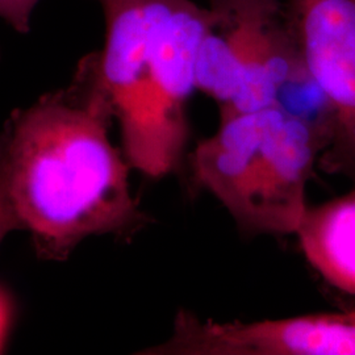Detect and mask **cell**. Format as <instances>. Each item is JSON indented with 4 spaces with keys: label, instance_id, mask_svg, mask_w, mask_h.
<instances>
[{
    "label": "cell",
    "instance_id": "obj_1",
    "mask_svg": "<svg viewBox=\"0 0 355 355\" xmlns=\"http://www.w3.org/2000/svg\"><path fill=\"white\" fill-rule=\"evenodd\" d=\"M114 121L96 54L69 86L15 111L0 135V183L37 254L64 261L92 236H132L150 218L133 196L129 165L110 136Z\"/></svg>",
    "mask_w": 355,
    "mask_h": 355
},
{
    "label": "cell",
    "instance_id": "obj_2",
    "mask_svg": "<svg viewBox=\"0 0 355 355\" xmlns=\"http://www.w3.org/2000/svg\"><path fill=\"white\" fill-rule=\"evenodd\" d=\"M327 144L322 121L278 103L220 117L191 154V171L242 233L288 236L304 217L306 184Z\"/></svg>",
    "mask_w": 355,
    "mask_h": 355
},
{
    "label": "cell",
    "instance_id": "obj_3",
    "mask_svg": "<svg viewBox=\"0 0 355 355\" xmlns=\"http://www.w3.org/2000/svg\"><path fill=\"white\" fill-rule=\"evenodd\" d=\"M214 21L204 35L196 89L220 105V117L280 103L305 76L286 23L284 0H211Z\"/></svg>",
    "mask_w": 355,
    "mask_h": 355
},
{
    "label": "cell",
    "instance_id": "obj_4",
    "mask_svg": "<svg viewBox=\"0 0 355 355\" xmlns=\"http://www.w3.org/2000/svg\"><path fill=\"white\" fill-rule=\"evenodd\" d=\"M284 15L321 102L328 144L318 166L355 183V0H284Z\"/></svg>",
    "mask_w": 355,
    "mask_h": 355
},
{
    "label": "cell",
    "instance_id": "obj_5",
    "mask_svg": "<svg viewBox=\"0 0 355 355\" xmlns=\"http://www.w3.org/2000/svg\"><path fill=\"white\" fill-rule=\"evenodd\" d=\"M214 21L209 7L175 0L153 46L145 105V130L133 168L150 178L174 173L189 140L187 103L196 89L195 70L204 35Z\"/></svg>",
    "mask_w": 355,
    "mask_h": 355
},
{
    "label": "cell",
    "instance_id": "obj_6",
    "mask_svg": "<svg viewBox=\"0 0 355 355\" xmlns=\"http://www.w3.org/2000/svg\"><path fill=\"white\" fill-rule=\"evenodd\" d=\"M164 355H355V309L259 321L218 322L179 311Z\"/></svg>",
    "mask_w": 355,
    "mask_h": 355
},
{
    "label": "cell",
    "instance_id": "obj_7",
    "mask_svg": "<svg viewBox=\"0 0 355 355\" xmlns=\"http://www.w3.org/2000/svg\"><path fill=\"white\" fill-rule=\"evenodd\" d=\"M105 20L104 48L96 54L98 74L129 165L140 155L153 46L175 0H98Z\"/></svg>",
    "mask_w": 355,
    "mask_h": 355
},
{
    "label": "cell",
    "instance_id": "obj_8",
    "mask_svg": "<svg viewBox=\"0 0 355 355\" xmlns=\"http://www.w3.org/2000/svg\"><path fill=\"white\" fill-rule=\"evenodd\" d=\"M308 263L333 288L355 297V183L309 207L295 233Z\"/></svg>",
    "mask_w": 355,
    "mask_h": 355
},
{
    "label": "cell",
    "instance_id": "obj_9",
    "mask_svg": "<svg viewBox=\"0 0 355 355\" xmlns=\"http://www.w3.org/2000/svg\"><path fill=\"white\" fill-rule=\"evenodd\" d=\"M40 0H0V19L19 33H28L31 19Z\"/></svg>",
    "mask_w": 355,
    "mask_h": 355
},
{
    "label": "cell",
    "instance_id": "obj_10",
    "mask_svg": "<svg viewBox=\"0 0 355 355\" xmlns=\"http://www.w3.org/2000/svg\"><path fill=\"white\" fill-rule=\"evenodd\" d=\"M15 230H23V225L13 211L8 196L0 183V242Z\"/></svg>",
    "mask_w": 355,
    "mask_h": 355
},
{
    "label": "cell",
    "instance_id": "obj_11",
    "mask_svg": "<svg viewBox=\"0 0 355 355\" xmlns=\"http://www.w3.org/2000/svg\"><path fill=\"white\" fill-rule=\"evenodd\" d=\"M12 321V303L10 296L0 288V352L4 347Z\"/></svg>",
    "mask_w": 355,
    "mask_h": 355
}]
</instances>
